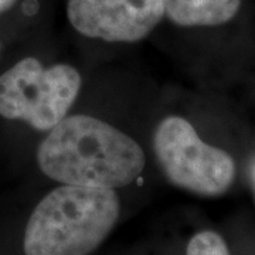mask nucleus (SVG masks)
<instances>
[{
    "label": "nucleus",
    "instance_id": "nucleus-1",
    "mask_svg": "<svg viewBox=\"0 0 255 255\" xmlns=\"http://www.w3.org/2000/svg\"><path fill=\"white\" fill-rule=\"evenodd\" d=\"M47 177L63 184L119 189L143 172L146 156L136 140L90 115L65 117L37 149Z\"/></svg>",
    "mask_w": 255,
    "mask_h": 255
},
{
    "label": "nucleus",
    "instance_id": "nucleus-2",
    "mask_svg": "<svg viewBox=\"0 0 255 255\" xmlns=\"http://www.w3.org/2000/svg\"><path fill=\"white\" fill-rule=\"evenodd\" d=\"M119 200L112 189L64 184L31 213L26 255H88L117 224Z\"/></svg>",
    "mask_w": 255,
    "mask_h": 255
},
{
    "label": "nucleus",
    "instance_id": "nucleus-3",
    "mask_svg": "<svg viewBox=\"0 0 255 255\" xmlns=\"http://www.w3.org/2000/svg\"><path fill=\"white\" fill-rule=\"evenodd\" d=\"M81 84V75L71 65L44 68L36 58H24L0 75V115L50 130L67 117Z\"/></svg>",
    "mask_w": 255,
    "mask_h": 255
},
{
    "label": "nucleus",
    "instance_id": "nucleus-4",
    "mask_svg": "<svg viewBox=\"0 0 255 255\" xmlns=\"http://www.w3.org/2000/svg\"><path fill=\"white\" fill-rule=\"evenodd\" d=\"M153 146L167 180L194 194L216 197L231 187L236 162L226 150L201 140L182 117H167L156 128Z\"/></svg>",
    "mask_w": 255,
    "mask_h": 255
},
{
    "label": "nucleus",
    "instance_id": "nucleus-5",
    "mask_svg": "<svg viewBox=\"0 0 255 255\" xmlns=\"http://www.w3.org/2000/svg\"><path fill=\"white\" fill-rule=\"evenodd\" d=\"M164 16L163 0H68L67 17L80 34L108 43H136Z\"/></svg>",
    "mask_w": 255,
    "mask_h": 255
},
{
    "label": "nucleus",
    "instance_id": "nucleus-6",
    "mask_svg": "<svg viewBox=\"0 0 255 255\" xmlns=\"http://www.w3.org/2000/svg\"><path fill=\"white\" fill-rule=\"evenodd\" d=\"M241 0H163L164 16L182 27H214L236 17Z\"/></svg>",
    "mask_w": 255,
    "mask_h": 255
},
{
    "label": "nucleus",
    "instance_id": "nucleus-7",
    "mask_svg": "<svg viewBox=\"0 0 255 255\" xmlns=\"http://www.w3.org/2000/svg\"><path fill=\"white\" fill-rule=\"evenodd\" d=\"M186 255H230V251L217 233L201 231L190 240Z\"/></svg>",
    "mask_w": 255,
    "mask_h": 255
},
{
    "label": "nucleus",
    "instance_id": "nucleus-8",
    "mask_svg": "<svg viewBox=\"0 0 255 255\" xmlns=\"http://www.w3.org/2000/svg\"><path fill=\"white\" fill-rule=\"evenodd\" d=\"M16 1H17V0H0V13L9 10Z\"/></svg>",
    "mask_w": 255,
    "mask_h": 255
},
{
    "label": "nucleus",
    "instance_id": "nucleus-9",
    "mask_svg": "<svg viewBox=\"0 0 255 255\" xmlns=\"http://www.w3.org/2000/svg\"><path fill=\"white\" fill-rule=\"evenodd\" d=\"M250 177H251V183H253V187H254L255 193V155L253 156V159L250 162Z\"/></svg>",
    "mask_w": 255,
    "mask_h": 255
}]
</instances>
